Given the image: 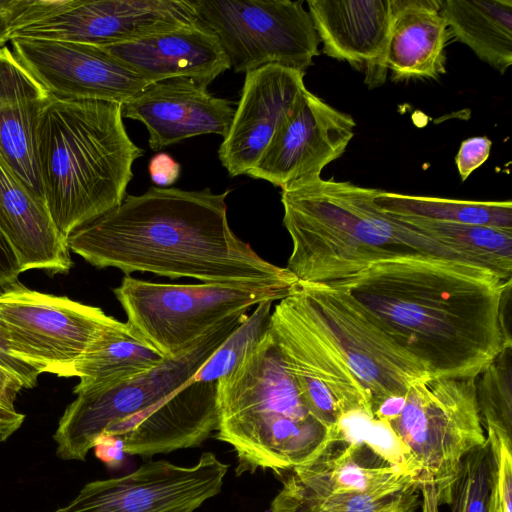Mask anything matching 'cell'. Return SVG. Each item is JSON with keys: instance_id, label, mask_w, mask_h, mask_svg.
<instances>
[{"instance_id": "1", "label": "cell", "mask_w": 512, "mask_h": 512, "mask_svg": "<svg viewBox=\"0 0 512 512\" xmlns=\"http://www.w3.org/2000/svg\"><path fill=\"white\" fill-rule=\"evenodd\" d=\"M491 270L430 256L379 261L327 284L352 296L433 378H477L501 353L507 285Z\"/></svg>"}, {"instance_id": "2", "label": "cell", "mask_w": 512, "mask_h": 512, "mask_svg": "<svg viewBox=\"0 0 512 512\" xmlns=\"http://www.w3.org/2000/svg\"><path fill=\"white\" fill-rule=\"evenodd\" d=\"M229 190L151 186L66 238L70 251L98 268L149 272L203 283L297 284L286 268L260 257L231 230Z\"/></svg>"}, {"instance_id": "3", "label": "cell", "mask_w": 512, "mask_h": 512, "mask_svg": "<svg viewBox=\"0 0 512 512\" xmlns=\"http://www.w3.org/2000/svg\"><path fill=\"white\" fill-rule=\"evenodd\" d=\"M379 190L322 178L281 190L293 246L285 268L298 283L333 284L373 263L409 256L477 265L381 210L374 202Z\"/></svg>"}, {"instance_id": "4", "label": "cell", "mask_w": 512, "mask_h": 512, "mask_svg": "<svg viewBox=\"0 0 512 512\" xmlns=\"http://www.w3.org/2000/svg\"><path fill=\"white\" fill-rule=\"evenodd\" d=\"M143 152L127 134L121 104L52 97L38 126L37 161L45 206L65 238L123 201Z\"/></svg>"}, {"instance_id": "5", "label": "cell", "mask_w": 512, "mask_h": 512, "mask_svg": "<svg viewBox=\"0 0 512 512\" xmlns=\"http://www.w3.org/2000/svg\"><path fill=\"white\" fill-rule=\"evenodd\" d=\"M217 409L216 438L236 452L238 474L257 469L292 470L344 439L308 407L270 329L261 343L217 382Z\"/></svg>"}, {"instance_id": "6", "label": "cell", "mask_w": 512, "mask_h": 512, "mask_svg": "<svg viewBox=\"0 0 512 512\" xmlns=\"http://www.w3.org/2000/svg\"><path fill=\"white\" fill-rule=\"evenodd\" d=\"M477 378H433L413 383L399 413L383 426L395 439L406 471L417 481L424 512L450 503L464 457L486 441Z\"/></svg>"}, {"instance_id": "7", "label": "cell", "mask_w": 512, "mask_h": 512, "mask_svg": "<svg viewBox=\"0 0 512 512\" xmlns=\"http://www.w3.org/2000/svg\"><path fill=\"white\" fill-rule=\"evenodd\" d=\"M297 284L154 283L125 276L114 294L130 324L165 358L192 348L219 324L266 300H281Z\"/></svg>"}, {"instance_id": "8", "label": "cell", "mask_w": 512, "mask_h": 512, "mask_svg": "<svg viewBox=\"0 0 512 512\" xmlns=\"http://www.w3.org/2000/svg\"><path fill=\"white\" fill-rule=\"evenodd\" d=\"M247 314L219 324L192 348L118 383L77 393L53 435L56 455L84 461L98 439L135 419L191 381L199 368L237 328Z\"/></svg>"}, {"instance_id": "9", "label": "cell", "mask_w": 512, "mask_h": 512, "mask_svg": "<svg viewBox=\"0 0 512 512\" xmlns=\"http://www.w3.org/2000/svg\"><path fill=\"white\" fill-rule=\"evenodd\" d=\"M270 332L311 411L345 437L344 422L360 416L372 423L371 400L313 315L299 288L271 313Z\"/></svg>"}, {"instance_id": "10", "label": "cell", "mask_w": 512, "mask_h": 512, "mask_svg": "<svg viewBox=\"0 0 512 512\" xmlns=\"http://www.w3.org/2000/svg\"><path fill=\"white\" fill-rule=\"evenodd\" d=\"M191 2L198 21L218 37L236 73L267 65L305 72L319 55L320 39L303 1Z\"/></svg>"}, {"instance_id": "11", "label": "cell", "mask_w": 512, "mask_h": 512, "mask_svg": "<svg viewBox=\"0 0 512 512\" xmlns=\"http://www.w3.org/2000/svg\"><path fill=\"white\" fill-rule=\"evenodd\" d=\"M299 288L369 395L373 416L383 403L405 397L413 383L430 377L422 363L347 292L321 283H299Z\"/></svg>"}, {"instance_id": "12", "label": "cell", "mask_w": 512, "mask_h": 512, "mask_svg": "<svg viewBox=\"0 0 512 512\" xmlns=\"http://www.w3.org/2000/svg\"><path fill=\"white\" fill-rule=\"evenodd\" d=\"M115 318L20 282L0 292V329L13 354L40 374L67 377L72 364Z\"/></svg>"}, {"instance_id": "13", "label": "cell", "mask_w": 512, "mask_h": 512, "mask_svg": "<svg viewBox=\"0 0 512 512\" xmlns=\"http://www.w3.org/2000/svg\"><path fill=\"white\" fill-rule=\"evenodd\" d=\"M198 24L191 0H46L14 36L104 46Z\"/></svg>"}, {"instance_id": "14", "label": "cell", "mask_w": 512, "mask_h": 512, "mask_svg": "<svg viewBox=\"0 0 512 512\" xmlns=\"http://www.w3.org/2000/svg\"><path fill=\"white\" fill-rule=\"evenodd\" d=\"M228 469L211 452L191 466L153 460L126 475L85 484L54 512H194L220 493Z\"/></svg>"}, {"instance_id": "15", "label": "cell", "mask_w": 512, "mask_h": 512, "mask_svg": "<svg viewBox=\"0 0 512 512\" xmlns=\"http://www.w3.org/2000/svg\"><path fill=\"white\" fill-rule=\"evenodd\" d=\"M356 123L306 89L246 174L289 190L321 178L346 150Z\"/></svg>"}, {"instance_id": "16", "label": "cell", "mask_w": 512, "mask_h": 512, "mask_svg": "<svg viewBox=\"0 0 512 512\" xmlns=\"http://www.w3.org/2000/svg\"><path fill=\"white\" fill-rule=\"evenodd\" d=\"M10 41L15 57L56 98L122 105L151 84L99 46L45 39Z\"/></svg>"}, {"instance_id": "17", "label": "cell", "mask_w": 512, "mask_h": 512, "mask_svg": "<svg viewBox=\"0 0 512 512\" xmlns=\"http://www.w3.org/2000/svg\"><path fill=\"white\" fill-rule=\"evenodd\" d=\"M305 72L267 65L245 73L237 109L218 157L229 176L247 174L303 92Z\"/></svg>"}, {"instance_id": "18", "label": "cell", "mask_w": 512, "mask_h": 512, "mask_svg": "<svg viewBox=\"0 0 512 512\" xmlns=\"http://www.w3.org/2000/svg\"><path fill=\"white\" fill-rule=\"evenodd\" d=\"M207 87L190 78L151 83L121 105L122 116L145 125L149 146L155 151L203 134L224 138L235 110L230 101L215 97Z\"/></svg>"}, {"instance_id": "19", "label": "cell", "mask_w": 512, "mask_h": 512, "mask_svg": "<svg viewBox=\"0 0 512 512\" xmlns=\"http://www.w3.org/2000/svg\"><path fill=\"white\" fill-rule=\"evenodd\" d=\"M290 471L279 496H387L418 486L412 475L369 443L347 438Z\"/></svg>"}, {"instance_id": "20", "label": "cell", "mask_w": 512, "mask_h": 512, "mask_svg": "<svg viewBox=\"0 0 512 512\" xmlns=\"http://www.w3.org/2000/svg\"><path fill=\"white\" fill-rule=\"evenodd\" d=\"M307 5L323 53L363 72L369 88L381 86L394 0H309Z\"/></svg>"}, {"instance_id": "21", "label": "cell", "mask_w": 512, "mask_h": 512, "mask_svg": "<svg viewBox=\"0 0 512 512\" xmlns=\"http://www.w3.org/2000/svg\"><path fill=\"white\" fill-rule=\"evenodd\" d=\"M52 97L12 50L0 48V159L42 203L37 133Z\"/></svg>"}, {"instance_id": "22", "label": "cell", "mask_w": 512, "mask_h": 512, "mask_svg": "<svg viewBox=\"0 0 512 512\" xmlns=\"http://www.w3.org/2000/svg\"><path fill=\"white\" fill-rule=\"evenodd\" d=\"M99 47L149 83L190 78L208 86L231 68L218 37L201 23Z\"/></svg>"}, {"instance_id": "23", "label": "cell", "mask_w": 512, "mask_h": 512, "mask_svg": "<svg viewBox=\"0 0 512 512\" xmlns=\"http://www.w3.org/2000/svg\"><path fill=\"white\" fill-rule=\"evenodd\" d=\"M0 232L13 248L21 272L65 274L73 262L66 238L39 201L0 159Z\"/></svg>"}, {"instance_id": "24", "label": "cell", "mask_w": 512, "mask_h": 512, "mask_svg": "<svg viewBox=\"0 0 512 512\" xmlns=\"http://www.w3.org/2000/svg\"><path fill=\"white\" fill-rule=\"evenodd\" d=\"M451 37L441 0H394L386 66L393 81L438 79Z\"/></svg>"}, {"instance_id": "25", "label": "cell", "mask_w": 512, "mask_h": 512, "mask_svg": "<svg viewBox=\"0 0 512 512\" xmlns=\"http://www.w3.org/2000/svg\"><path fill=\"white\" fill-rule=\"evenodd\" d=\"M165 357L130 324L114 319L72 364L67 377H78L74 394L112 385L143 373Z\"/></svg>"}, {"instance_id": "26", "label": "cell", "mask_w": 512, "mask_h": 512, "mask_svg": "<svg viewBox=\"0 0 512 512\" xmlns=\"http://www.w3.org/2000/svg\"><path fill=\"white\" fill-rule=\"evenodd\" d=\"M451 37L504 74L512 64V0H441Z\"/></svg>"}, {"instance_id": "27", "label": "cell", "mask_w": 512, "mask_h": 512, "mask_svg": "<svg viewBox=\"0 0 512 512\" xmlns=\"http://www.w3.org/2000/svg\"><path fill=\"white\" fill-rule=\"evenodd\" d=\"M375 204L398 218L491 226L512 230V202L413 196L379 190Z\"/></svg>"}, {"instance_id": "28", "label": "cell", "mask_w": 512, "mask_h": 512, "mask_svg": "<svg viewBox=\"0 0 512 512\" xmlns=\"http://www.w3.org/2000/svg\"><path fill=\"white\" fill-rule=\"evenodd\" d=\"M394 218L463 253L477 265L494 272L502 280L512 279V230L424 219Z\"/></svg>"}, {"instance_id": "29", "label": "cell", "mask_w": 512, "mask_h": 512, "mask_svg": "<svg viewBox=\"0 0 512 512\" xmlns=\"http://www.w3.org/2000/svg\"><path fill=\"white\" fill-rule=\"evenodd\" d=\"M511 349L504 347L476 380L480 419L487 434L511 440Z\"/></svg>"}, {"instance_id": "30", "label": "cell", "mask_w": 512, "mask_h": 512, "mask_svg": "<svg viewBox=\"0 0 512 512\" xmlns=\"http://www.w3.org/2000/svg\"><path fill=\"white\" fill-rule=\"evenodd\" d=\"M419 487L387 496H292L277 495L272 512H415Z\"/></svg>"}, {"instance_id": "31", "label": "cell", "mask_w": 512, "mask_h": 512, "mask_svg": "<svg viewBox=\"0 0 512 512\" xmlns=\"http://www.w3.org/2000/svg\"><path fill=\"white\" fill-rule=\"evenodd\" d=\"M273 302L259 303L199 368L191 381L218 382L233 371L268 333Z\"/></svg>"}, {"instance_id": "32", "label": "cell", "mask_w": 512, "mask_h": 512, "mask_svg": "<svg viewBox=\"0 0 512 512\" xmlns=\"http://www.w3.org/2000/svg\"><path fill=\"white\" fill-rule=\"evenodd\" d=\"M496 460L489 440L470 451L455 478L451 512H489Z\"/></svg>"}, {"instance_id": "33", "label": "cell", "mask_w": 512, "mask_h": 512, "mask_svg": "<svg viewBox=\"0 0 512 512\" xmlns=\"http://www.w3.org/2000/svg\"><path fill=\"white\" fill-rule=\"evenodd\" d=\"M491 146V140L485 136H475L462 141L455 157V164L462 181L489 158Z\"/></svg>"}, {"instance_id": "34", "label": "cell", "mask_w": 512, "mask_h": 512, "mask_svg": "<svg viewBox=\"0 0 512 512\" xmlns=\"http://www.w3.org/2000/svg\"><path fill=\"white\" fill-rule=\"evenodd\" d=\"M0 368L15 377L23 389L34 388L40 375L34 367L16 357L8 339L0 329Z\"/></svg>"}, {"instance_id": "35", "label": "cell", "mask_w": 512, "mask_h": 512, "mask_svg": "<svg viewBox=\"0 0 512 512\" xmlns=\"http://www.w3.org/2000/svg\"><path fill=\"white\" fill-rule=\"evenodd\" d=\"M148 170L152 182L160 188H165L179 178L181 167L170 155L158 153L151 158Z\"/></svg>"}, {"instance_id": "36", "label": "cell", "mask_w": 512, "mask_h": 512, "mask_svg": "<svg viewBox=\"0 0 512 512\" xmlns=\"http://www.w3.org/2000/svg\"><path fill=\"white\" fill-rule=\"evenodd\" d=\"M22 273L16 254L0 232V292L19 283Z\"/></svg>"}, {"instance_id": "37", "label": "cell", "mask_w": 512, "mask_h": 512, "mask_svg": "<svg viewBox=\"0 0 512 512\" xmlns=\"http://www.w3.org/2000/svg\"><path fill=\"white\" fill-rule=\"evenodd\" d=\"M25 0H0V48L11 40V33Z\"/></svg>"}, {"instance_id": "38", "label": "cell", "mask_w": 512, "mask_h": 512, "mask_svg": "<svg viewBox=\"0 0 512 512\" xmlns=\"http://www.w3.org/2000/svg\"><path fill=\"white\" fill-rule=\"evenodd\" d=\"M25 420V415L18 412L15 407L0 403V443L8 440L19 430Z\"/></svg>"}, {"instance_id": "39", "label": "cell", "mask_w": 512, "mask_h": 512, "mask_svg": "<svg viewBox=\"0 0 512 512\" xmlns=\"http://www.w3.org/2000/svg\"><path fill=\"white\" fill-rule=\"evenodd\" d=\"M23 389L18 379L0 368V403L15 407L18 393Z\"/></svg>"}, {"instance_id": "40", "label": "cell", "mask_w": 512, "mask_h": 512, "mask_svg": "<svg viewBox=\"0 0 512 512\" xmlns=\"http://www.w3.org/2000/svg\"><path fill=\"white\" fill-rule=\"evenodd\" d=\"M489 512H502V507L500 504L497 485H496V471H495L494 481H493L492 490H491Z\"/></svg>"}]
</instances>
